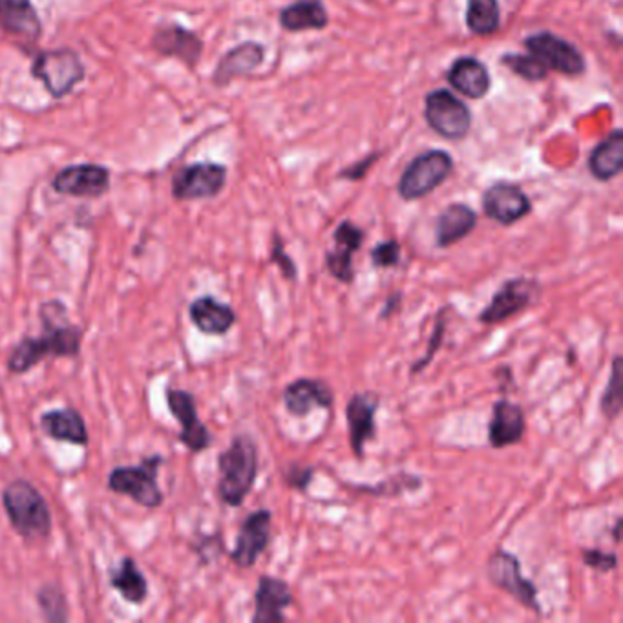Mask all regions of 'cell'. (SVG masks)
I'll return each mask as SVG.
<instances>
[{
	"label": "cell",
	"instance_id": "obj_1",
	"mask_svg": "<svg viewBox=\"0 0 623 623\" xmlns=\"http://www.w3.org/2000/svg\"><path fill=\"white\" fill-rule=\"evenodd\" d=\"M43 335L22 338L11 351L8 371L24 375L48 357L74 359L81 351L83 331L66 320V307L59 300L44 302L41 306Z\"/></svg>",
	"mask_w": 623,
	"mask_h": 623
},
{
	"label": "cell",
	"instance_id": "obj_2",
	"mask_svg": "<svg viewBox=\"0 0 623 623\" xmlns=\"http://www.w3.org/2000/svg\"><path fill=\"white\" fill-rule=\"evenodd\" d=\"M258 446L249 433L234 435L231 444L218 455V497L227 507H242L253 492L258 477Z\"/></svg>",
	"mask_w": 623,
	"mask_h": 623
},
{
	"label": "cell",
	"instance_id": "obj_3",
	"mask_svg": "<svg viewBox=\"0 0 623 623\" xmlns=\"http://www.w3.org/2000/svg\"><path fill=\"white\" fill-rule=\"evenodd\" d=\"M2 505L13 530L26 541H43L52 532V512L43 494L26 479H15L2 492Z\"/></svg>",
	"mask_w": 623,
	"mask_h": 623
},
{
	"label": "cell",
	"instance_id": "obj_4",
	"mask_svg": "<svg viewBox=\"0 0 623 623\" xmlns=\"http://www.w3.org/2000/svg\"><path fill=\"white\" fill-rule=\"evenodd\" d=\"M161 465H165L163 455L145 457L138 466H117L108 476V488L136 501L141 507H161L165 496L158 485V472Z\"/></svg>",
	"mask_w": 623,
	"mask_h": 623
},
{
	"label": "cell",
	"instance_id": "obj_5",
	"mask_svg": "<svg viewBox=\"0 0 623 623\" xmlns=\"http://www.w3.org/2000/svg\"><path fill=\"white\" fill-rule=\"evenodd\" d=\"M454 172V158L446 150H426L413 158L402 172L397 192L404 201L426 198Z\"/></svg>",
	"mask_w": 623,
	"mask_h": 623
},
{
	"label": "cell",
	"instance_id": "obj_6",
	"mask_svg": "<svg viewBox=\"0 0 623 623\" xmlns=\"http://www.w3.org/2000/svg\"><path fill=\"white\" fill-rule=\"evenodd\" d=\"M543 287L534 276H514L503 282L496 295L477 315V322L483 326H494L527 311L528 307L538 304Z\"/></svg>",
	"mask_w": 623,
	"mask_h": 623
},
{
	"label": "cell",
	"instance_id": "obj_7",
	"mask_svg": "<svg viewBox=\"0 0 623 623\" xmlns=\"http://www.w3.org/2000/svg\"><path fill=\"white\" fill-rule=\"evenodd\" d=\"M486 578L499 591L507 592L516 602L527 607L528 611L543 614V607L538 600V587L523 576L521 561L514 552L497 549L486 560Z\"/></svg>",
	"mask_w": 623,
	"mask_h": 623
},
{
	"label": "cell",
	"instance_id": "obj_8",
	"mask_svg": "<svg viewBox=\"0 0 623 623\" xmlns=\"http://www.w3.org/2000/svg\"><path fill=\"white\" fill-rule=\"evenodd\" d=\"M32 75L43 83L50 96L61 99L72 94L85 79V64L68 48L48 50L33 59Z\"/></svg>",
	"mask_w": 623,
	"mask_h": 623
},
{
	"label": "cell",
	"instance_id": "obj_9",
	"mask_svg": "<svg viewBox=\"0 0 623 623\" xmlns=\"http://www.w3.org/2000/svg\"><path fill=\"white\" fill-rule=\"evenodd\" d=\"M424 119L435 134L448 141L465 139L472 128L470 108L446 88H437L426 96Z\"/></svg>",
	"mask_w": 623,
	"mask_h": 623
},
{
	"label": "cell",
	"instance_id": "obj_10",
	"mask_svg": "<svg viewBox=\"0 0 623 623\" xmlns=\"http://www.w3.org/2000/svg\"><path fill=\"white\" fill-rule=\"evenodd\" d=\"M523 44L528 53H532L536 59L545 64L549 72L567 75V77H578L587 68L583 53L574 44L556 33H532L523 41Z\"/></svg>",
	"mask_w": 623,
	"mask_h": 623
},
{
	"label": "cell",
	"instance_id": "obj_11",
	"mask_svg": "<svg viewBox=\"0 0 623 623\" xmlns=\"http://www.w3.org/2000/svg\"><path fill=\"white\" fill-rule=\"evenodd\" d=\"M227 169L220 163H194L172 180V196L178 201L209 200L225 189Z\"/></svg>",
	"mask_w": 623,
	"mask_h": 623
},
{
	"label": "cell",
	"instance_id": "obj_12",
	"mask_svg": "<svg viewBox=\"0 0 623 623\" xmlns=\"http://www.w3.org/2000/svg\"><path fill=\"white\" fill-rule=\"evenodd\" d=\"M271 525L273 512L267 508L254 510L243 519L236 536V545L231 552V560L240 569H251L260 560V556L271 543Z\"/></svg>",
	"mask_w": 623,
	"mask_h": 623
},
{
	"label": "cell",
	"instance_id": "obj_13",
	"mask_svg": "<svg viewBox=\"0 0 623 623\" xmlns=\"http://www.w3.org/2000/svg\"><path fill=\"white\" fill-rule=\"evenodd\" d=\"M481 203L486 218L503 227L521 222L532 212V201L527 192L508 181H496L494 185H490L483 194Z\"/></svg>",
	"mask_w": 623,
	"mask_h": 623
},
{
	"label": "cell",
	"instance_id": "obj_14",
	"mask_svg": "<svg viewBox=\"0 0 623 623\" xmlns=\"http://www.w3.org/2000/svg\"><path fill=\"white\" fill-rule=\"evenodd\" d=\"M381 408V397L373 391L355 393L346 404L349 444L355 457L362 461L366 455V444L377 435V412Z\"/></svg>",
	"mask_w": 623,
	"mask_h": 623
},
{
	"label": "cell",
	"instance_id": "obj_15",
	"mask_svg": "<svg viewBox=\"0 0 623 623\" xmlns=\"http://www.w3.org/2000/svg\"><path fill=\"white\" fill-rule=\"evenodd\" d=\"M167 404L172 417L180 423V443L185 444L192 454L205 452L212 444V435L209 428L201 423L191 391L167 390Z\"/></svg>",
	"mask_w": 623,
	"mask_h": 623
},
{
	"label": "cell",
	"instance_id": "obj_16",
	"mask_svg": "<svg viewBox=\"0 0 623 623\" xmlns=\"http://www.w3.org/2000/svg\"><path fill=\"white\" fill-rule=\"evenodd\" d=\"M364 236V231L351 220L338 223L333 233L335 247L326 253V269L340 284L349 286L355 280L353 256L362 249Z\"/></svg>",
	"mask_w": 623,
	"mask_h": 623
},
{
	"label": "cell",
	"instance_id": "obj_17",
	"mask_svg": "<svg viewBox=\"0 0 623 623\" xmlns=\"http://www.w3.org/2000/svg\"><path fill=\"white\" fill-rule=\"evenodd\" d=\"M282 401L289 415L306 419L315 410H331L335 404V393L328 382L313 377H300L287 384L282 391Z\"/></svg>",
	"mask_w": 623,
	"mask_h": 623
},
{
	"label": "cell",
	"instance_id": "obj_18",
	"mask_svg": "<svg viewBox=\"0 0 623 623\" xmlns=\"http://www.w3.org/2000/svg\"><path fill=\"white\" fill-rule=\"evenodd\" d=\"M52 185L55 192L64 196L99 198L110 187V172L92 163L74 165L57 172Z\"/></svg>",
	"mask_w": 623,
	"mask_h": 623
},
{
	"label": "cell",
	"instance_id": "obj_19",
	"mask_svg": "<svg viewBox=\"0 0 623 623\" xmlns=\"http://www.w3.org/2000/svg\"><path fill=\"white\" fill-rule=\"evenodd\" d=\"M527 433V415L518 402L499 399L492 406V415L488 421V444L496 450L516 446L523 441Z\"/></svg>",
	"mask_w": 623,
	"mask_h": 623
},
{
	"label": "cell",
	"instance_id": "obj_20",
	"mask_svg": "<svg viewBox=\"0 0 623 623\" xmlns=\"http://www.w3.org/2000/svg\"><path fill=\"white\" fill-rule=\"evenodd\" d=\"M289 583L275 576H260L254 591L253 623L286 622V609L293 605Z\"/></svg>",
	"mask_w": 623,
	"mask_h": 623
},
{
	"label": "cell",
	"instance_id": "obj_21",
	"mask_svg": "<svg viewBox=\"0 0 623 623\" xmlns=\"http://www.w3.org/2000/svg\"><path fill=\"white\" fill-rule=\"evenodd\" d=\"M152 48L163 57H176L181 63L194 68L203 53V43L194 32L180 24L159 26L152 37Z\"/></svg>",
	"mask_w": 623,
	"mask_h": 623
},
{
	"label": "cell",
	"instance_id": "obj_22",
	"mask_svg": "<svg viewBox=\"0 0 623 623\" xmlns=\"http://www.w3.org/2000/svg\"><path fill=\"white\" fill-rule=\"evenodd\" d=\"M0 30L22 43H37L43 24L32 0H0Z\"/></svg>",
	"mask_w": 623,
	"mask_h": 623
},
{
	"label": "cell",
	"instance_id": "obj_23",
	"mask_svg": "<svg viewBox=\"0 0 623 623\" xmlns=\"http://www.w3.org/2000/svg\"><path fill=\"white\" fill-rule=\"evenodd\" d=\"M189 317L196 329L209 337H223L236 324V311L211 295L198 296L191 307Z\"/></svg>",
	"mask_w": 623,
	"mask_h": 623
},
{
	"label": "cell",
	"instance_id": "obj_24",
	"mask_svg": "<svg viewBox=\"0 0 623 623\" xmlns=\"http://www.w3.org/2000/svg\"><path fill=\"white\" fill-rule=\"evenodd\" d=\"M477 212L466 203H450L435 218V245L439 249L454 247L476 231Z\"/></svg>",
	"mask_w": 623,
	"mask_h": 623
},
{
	"label": "cell",
	"instance_id": "obj_25",
	"mask_svg": "<svg viewBox=\"0 0 623 623\" xmlns=\"http://www.w3.org/2000/svg\"><path fill=\"white\" fill-rule=\"evenodd\" d=\"M446 79L454 90L468 99H483L488 96L492 86V77L486 64L470 55L455 59L446 72Z\"/></svg>",
	"mask_w": 623,
	"mask_h": 623
},
{
	"label": "cell",
	"instance_id": "obj_26",
	"mask_svg": "<svg viewBox=\"0 0 623 623\" xmlns=\"http://www.w3.org/2000/svg\"><path fill=\"white\" fill-rule=\"evenodd\" d=\"M264 59L265 48L262 44L254 41L238 44L220 59L212 74V83L223 88L229 85L234 77L253 74L254 70L264 63Z\"/></svg>",
	"mask_w": 623,
	"mask_h": 623
},
{
	"label": "cell",
	"instance_id": "obj_27",
	"mask_svg": "<svg viewBox=\"0 0 623 623\" xmlns=\"http://www.w3.org/2000/svg\"><path fill=\"white\" fill-rule=\"evenodd\" d=\"M41 428L50 439L61 441V443L77 444V446H86L90 443L85 419L74 408H61V410L43 413Z\"/></svg>",
	"mask_w": 623,
	"mask_h": 623
},
{
	"label": "cell",
	"instance_id": "obj_28",
	"mask_svg": "<svg viewBox=\"0 0 623 623\" xmlns=\"http://www.w3.org/2000/svg\"><path fill=\"white\" fill-rule=\"evenodd\" d=\"M587 167L592 178L598 181H611L620 176L623 170V132L613 130L607 138L592 148Z\"/></svg>",
	"mask_w": 623,
	"mask_h": 623
},
{
	"label": "cell",
	"instance_id": "obj_29",
	"mask_svg": "<svg viewBox=\"0 0 623 623\" xmlns=\"http://www.w3.org/2000/svg\"><path fill=\"white\" fill-rule=\"evenodd\" d=\"M278 21L286 32H317L328 28L329 13L322 0H296L280 11Z\"/></svg>",
	"mask_w": 623,
	"mask_h": 623
},
{
	"label": "cell",
	"instance_id": "obj_30",
	"mask_svg": "<svg viewBox=\"0 0 623 623\" xmlns=\"http://www.w3.org/2000/svg\"><path fill=\"white\" fill-rule=\"evenodd\" d=\"M110 585L116 589L123 600L134 605H141L148 598V583L145 574L139 571L134 558H123L116 572H112Z\"/></svg>",
	"mask_w": 623,
	"mask_h": 623
},
{
	"label": "cell",
	"instance_id": "obj_31",
	"mask_svg": "<svg viewBox=\"0 0 623 623\" xmlns=\"http://www.w3.org/2000/svg\"><path fill=\"white\" fill-rule=\"evenodd\" d=\"M501 26L499 0H468L466 28L474 35L486 37L496 33Z\"/></svg>",
	"mask_w": 623,
	"mask_h": 623
},
{
	"label": "cell",
	"instance_id": "obj_32",
	"mask_svg": "<svg viewBox=\"0 0 623 623\" xmlns=\"http://www.w3.org/2000/svg\"><path fill=\"white\" fill-rule=\"evenodd\" d=\"M623 408V359L622 355H614L611 362V375L605 384L602 397H600V412L603 417L613 423L622 413Z\"/></svg>",
	"mask_w": 623,
	"mask_h": 623
},
{
	"label": "cell",
	"instance_id": "obj_33",
	"mask_svg": "<svg viewBox=\"0 0 623 623\" xmlns=\"http://www.w3.org/2000/svg\"><path fill=\"white\" fill-rule=\"evenodd\" d=\"M37 603L43 616L52 623L68 622V602L63 589L55 583H46L37 591Z\"/></svg>",
	"mask_w": 623,
	"mask_h": 623
},
{
	"label": "cell",
	"instance_id": "obj_34",
	"mask_svg": "<svg viewBox=\"0 0 623 623\" xmlns=\"http://www.w3.org/2000/svg\"><path fill=\"white\" fill-rule=\"evenodd\" d=\"M501 64L510 68V72L525 79L528 83H539V81H545L549 70L545 68V64L541 63L539 59H536L532 53H505L501 55Z\"/></svg>",
	"mask_w": 623,
	"mask_h": 623
},
{
	"label": "cell",
	"instance_id": "obj_35",
	"mask_svg": "<svg viewBox=\"0 0 623 623\" xmlns=\"http://www.w3.org/2000/svg\"><path fill=\"white\" fill-rule=\"evenodd\" d=\"M448 311H450V306L441 307L437 311L435 320H433L432 335H430V340H428V348H426V353H424L421 359L413 362V366L410 368L412 375L423 373L432 364L435 355L439 353V349L443 346L444 335H446V328H448V317H446Z\"/></svg>",
	"mask_w": 623,
	"mask_h": 623
},
{
	"label": "cell",
	"instance_id": "obj_36",
	"mask_svg": "<svg viewBox=\"0 0 623 623\" xmlns=\"http://www.w3.org/2000/svg\"><path fill=\"white\" fill-rule=\"evenodd\" d=\"M423 486V479L419 476H410V474H399V476L384 479L379 485L359 486L360 492L371 494V496H399L406 490H417Z\"/></svg>",
	"mask_w": 623,
	"mask_h": 623
},
{
	"label": "cell",
	"instance_id": "obj_37",
	"mask_svg": "<svg viewBox=\"0 0 623 623\" xmlns=\"http://www.w3.org/2000/svg\"><path fill=\"white\" fill-rule=\"evenodd\" d=\"M315 472H317L315 466L304 465V463H296V461H293V463H289V465L282 468V477H284V483H286L289 488H293L296 492L307 494L309 486H311L313 479H315Z\"/></svg>",
	"mask_w": 623,
	"mask_h": 623
},
{
	"label": "cell",
	"instance_id": "obj_38",
	"mask_svg": "<svg viewBox=\"0 0 623 623\" xmlns=\"http://www.w3.org/2000/svg\"><path fill=\"white\" fill-rule=\"evenodd\" d=\"M371 265L375 269H391L401 264V243L397 240H384L370 251Z\"/></svg>",
	"mask_w": 623,
	"mask_h": 623
},
{
	"label": "cell",
	"instance_id": "obj_39",
	"mask_svg": "<svg viewBox=\"0 0 623 623\" xmlns=\"http://www.w3.org/2000/svg\"><path fill=\"white\" fill-rule=\"evenodd\" d=\"M581 561L587 569L594 572H613L618 569V556L614 552H605L598 547H585L581 549Z\"/></svg>",
	"mask_w": 623,
	"mask_h": 623
},
{
	"label": "cell",
	"instance_id": "obj_40",
	"mask_svg": "<svg viewBox=\"0 0 623 623\" xmlns=\"http://www.w3.org/2000/svg\"><path fill=\"white\" fill-rule=\"evenodd\" d=\"M271 264L278 265V269L282 271V276L289 280V282H295L298 278V267H296L295 260L287 254L286 247H284V240L280 238V234H273V245H271Z\"/></svg>",
	"mask_w": 623,
	"mask_h": 623
},
{
	"label": "cell",
	"instance_id": "obj_41",
	"mask_svg": "<svg viewBox=\"0 0 623 623\" xmlns=\"http://www.w3.org/2000/svg\"><path fill=\"white\" fill-rule=\"evenodd\" d=\"M381 156V152H377V154L373 152L370 156H366V158L360 159V161H355L348 169L340 170L338 178L348 181H360L362 178H366V174L370 172L371 167L377 163V159L381 158Z\"/></svg>",
	"mask_w": 623,
	"mask_h": 623
},
{
	"label": "cell",
	"instance_id": "obj_42",
	"mask_svg": "<svg viewBox=\"0 0 623 623\" xmlns=\"http://www.w3.org/2000/svg\"><path fill=\"white\" fill-rule=\"evenodd\" d=\"M402 298H404L402 291H393L386 296V302H384L381 313H379V320H388V318L393 317L401 309Z\"/></svg>",
	"mask_w": 623,
	"mask_h": 623
},
{
	"label": "cell",
	"instance_id": "obj_43",
	"mask_svg": "<svg viewBox=\"0 0 623 623\" xmlns=\"http://www.w3.org/2000/svg\"><path fill=\"white\" fill-rule=\"evenodd\" d=\"M622 525H623V519L616 518V521H614L613 530H611V534H613L614 543H620V539H622Z\"/></svg>",
	"mask_w": 623,
	"mask_h": 623
}]
</instances>
